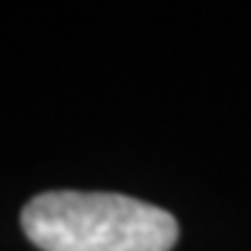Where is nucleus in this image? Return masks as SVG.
Returning <instances> with one entry per match:
<instances>
[{
  "label": "nucleus",
  "mask_w": 251,
  "mask_h": 251,
  "mask_svg": "<svg viewBox=\"0 0 251 251\" xmlns=\"http://www.w3.org/2000/svg\"><path fill=\"white\" fill-rule=\"evenodd\" d=\"M20 224L42 251H171L179 240L171 212L117 193H42L23 206Z\"/></svg>",
  "instance_id": "nucleus-1"
}]
</instances>
